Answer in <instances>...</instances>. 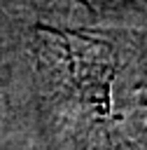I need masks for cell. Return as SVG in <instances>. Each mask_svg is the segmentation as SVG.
Listing matches in <instances>:
<instances>
[{
  "mask_svg": "<svg viewBox=\"0 0 147 150\" xmlns=\"http://www.w3.org/2000/svg\"><path fill=\"white\" fill-rule=\"evenodd\" d=\"M2 84L26 150H147V33L37 26Z\"/></svg>",
  "mask_w": 147,
  "mask_h": 150,
  "instance_id": "cell-1",
  "label": "cell"
}]
</instances>
